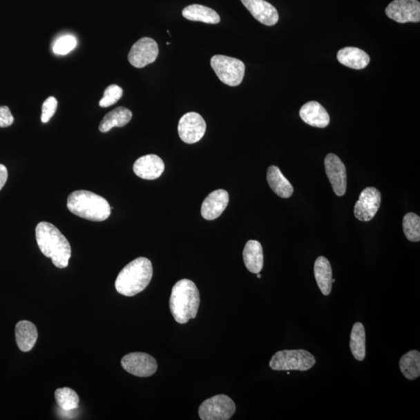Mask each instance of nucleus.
I'll return each instance as SVG.
<instances>
[{"label": "nucleus", "mask_w": 420, "mask_h": 420, "mask_svg": "<svg viewBox=\"0 0 420 420\" xmlns=\"http://www.w3.org/2000/svg\"><path fill=\"white\" fill-rule=\"evenodd\" d=\"M35 236L42 254L50 258L55 267L66 268L71 257V246L58 228L48 222H41L36 227Z\"/></svg>", "instance_id": "nucleus-1"}, {"label": "nucleus", "mask_w": 420, "mask_h": 420, "mask_svg": "<svg viewBox=\"0 0 420 420\" xmlns=\"http://www.w3.org/2000/svg\"><path fill=\"white\" fill-rule=\"evenodd\" d=\"M170 310L176 322L187 324L196 317L200 304V292L194 282L183 279L173 287Z\"/></svg>", "instance_id": "nucleus-2"}, {"label": "nucleus", "mask_w": 420, "mask_h": 420, "mask_svg": "<svg viewBox=\"0 0 420 420\" xmlns=\"http://www.w3.org/2000/svg\"><path fill=\"white\" fill-rule=\"evenodd\" d=\"M153 277V265L149 259H135L120 271L115 280L117 292L126 296L137 295L149 285Z\"/></svg>", "instance_id": "nucleus-3"}, {"label": "nucleus", "mask_w": 420, "mask_h": 420, "mask_svg": "<svg viewBox=\"0 0 420 420\" xmlns=\"http://www.w3.org/2000/svg\"><path fill=\"white\" fill-rule=\"evenodd\" d=\"M67 208L74 215L94 222L106 220L111 215L108 202L92 191H73L67 199Z\"/></svg>", "instance_id": "nucleus-4"}, {"label": "nucleus", "mask_w": 420, "mask_h": 420, "mask_svg": "<svg viewBox=\"0 0 420 420\" xmlns=\"http://www.w3.org/2000/svg\"><path fill=\"white\" fill-rule=\"evenodd\" d=\"M316 363L315 357L305 350H285L277 352L269 362L274 370H299L306 372Z\"/></svg>", "instance_id": "nucleus-5"}, {"label": "nucleus", "mask_w": 420, "mask_h": 420, "mask_svg": "<svg viewBox=\"0 0 420 420\" xmlns=\"http://www.w3.org/2000/svg\"><path fill=\"white\" fill-rule=\"evenodd\" d=\"M210 64L220 82L225 84L237 86L243 82L245 66L242 61L217 55L211 59Z\"/></svg>", "instance_id": "nucleus-6"}, {"label": "nucleus", "mask_w": 420, "mask_h": 420, "mask_svg": "<svg viewBox=\"0 0 420 420\" xmlns=\"http://www.w3.org/2000/svg\"><path fill=\"white\" fill-rule=\"evenodd\" d=\"M236 411V403L230 397L218 394L203 401L199 408V415L202 420H228Z\"/></svg>", "instance_id": "nucleus-7"}, {"label": "nucleus", "mask_w": 420, "mask_h": 420, "mask_svg": "<svg viewBox=\"0 0 420 420\" xmlns=\"http://www.w3.org/2000/svg\"><path fill=\"white\" fill-rule=\"evenodd\" d=\"M206 131L205 120L196 113H189L184 115L178 122L179 137L185 144L197 143L203 137Z\"/></svg>", "instance_id": "nucleus-8"}, {"label": "nucleus", "mask_w": 420, "mask_h": 420, "mask_svg": "<svg viewBox=\"0 0 420 420\" xmlns=\"http://www.w3.org/2000/svg\"><path fill=\"white\" fill-rule=\"evenodd\" d=\"M121 364L129 374L140 378H147L156 373L158 363L153 356L145 353H132L122 358Z\"/></svg>", "instance_id": "nucleus-9"}, {"label": "nucleus", "mask_w": 420, "mask_h": 420, "mask_svg": "<svg viewBox=\"0 0 420 420\" xmlns=\"http://www.w3.org/2000/svg\"><path fill=\"white\" fill-rule=\"evenodd\" d=\"M159 48L156 41L151 38L141 39L133 46L128 55L129 63L135 68H144L156 61Z\"/></svg>", "instance_id": "nucleus-10"}, {"label": "nucleus", "mask_w": 420, "mask_h": 420, "mask_svg": "<svg viewBox=\"0 0 420 420\" xmlns=\"http://www.w3.org/2000/svg\"><path fill=\"white\" fill-rule=\"evenodd\" d=\"M390 19L400 23L420 21V3L418 0H394L385 9Z\"/></svg>", "instance_id": "nucleus-11"}, {"label": "nucleus", "mask_w": 420, "mask_h": 420, "mask_svg": "<svg viewBox=\"0 0 420 420\" xmlns=\"http://www.w3.org/2000/svg\"><path fill=\"white\" fill-rule=\"evenodd\" d=\"M381 195L380 191L374 187L364 189L356 202L354 215L357 220L363 222L372 220L381 207Z\"/></svg>", "instance_id": "nucleus-12"}, {"label": "nucleus", "mask_w": 420, "mask_h": 420, "mask_svg": "<svg viewBox=\"0 0 420 420\" xmlns=\"http://www.w3.org/2000/svg\"><path fill=\"white\" fill-rule=\"evenodd\" d=\"M325 168L336 195H344L347 188V169L342 160L336 154L330 153L325 158Z\"/></svg>", "instance_id": "nucleus-13"}, {"label": "nucleus", "mask_w": 420, "mask_h": 420, "mask_svg": "<svg viewBox=\"0 0 420 420\" xmlns=\"http://www.w3.org/2000/svg\"><path fill=\"white\" fill-rule=\"evenodd\" d=\"M165 165L163 160L155 154H148L135 160L133 171L145 180H155L163 174Z\"/></svg>", "instance_id": "nucleus-14"}, {"label": "nucleus", "mask_w": 420, "mask_h": 420, "mask_svg": "<svg viewBox=\"0 0 420 420\" xmlns=\"http://www.w3.org/2000/svg\"><path fill=\"white\" fill-rule=\"evenodd\" d=\"M229 200V194L227 191L218 189L213 191L202 202L201 208L202 218L207 220L218 219L224 213Z\"/></svg>", "instance_id": "nucleus-15"}, {"label": "nucleus", "mask_w": 420, "mask_h": 420, "mask_svg": "<svg viewBox=\"0 0 420 420\" xmlns=\"http://www.w3.org/2000/svg\"><path fill=\"white\" fill-rule=\"evenodd\" d=\"M256 19L267 26H274L279 21V14L273 5L265 0H240Z\"/></svg>", "instance_id": "nucleus-16"}, {"label": "nucleus", "mask_w": 420, "mask_h": 420, "mask_svg": "<svg viewBox=\"0 0 420 420\" xmlns=\"http://www.w3.org/2000/svg\"><path fill=\"white\" fill-rule=\"evenodd\" d=\"M300 116L307 124L317 128H325L330 125V116L322 104L310 102L303 105Z\"/></svg>", "instance_id": "nucleus-17"}, {"label": "nucleus", "mask_w": 420, "mask_h": 420, "mask_svg": "<svg viewBox=\"0 0 420 420\" xmlns=\"http://www.w3.org/2000/svg\"><path fill=\"white\" fill-rule=\"evenodd\" d=\"M16 342L22 352H29L33 349L38 339L37 327L28 321H21L15 327Z\"/></svg>", "instance_id": "nucleus-18"}, {"label": "nucleus", "mask_w": 420, "mask_h": 420, "mask_svg": "<svg viewBox=\"0 0 420 420\" xmlns=\"http://www.w3.org/2000/svg\"><path fill=\"white\" fill-rule=\"evenodd\" d=\"M337 59L341 64L354 70H363L370 64V57L362 49L347 47L339 50Z\"/></svg>", "instance_id": "nucleus-19"}, {"label": "nucleus", "mask_w": 420, "mask_h": 420, "mask_svg": "<svg viewBox=\"0 0 420 420\" xmlns=\"http://www.w3.org/2000/svg\"><path fill=\"white\" fill-rule=\"evenodd\" d=\"M245 267L251 274H259L263 268L264 257L262 245L258 240H250L243 251Z\"/></svg>", "instance_id": "nucleus-20"}, {"label": "nucleus", "mask_w": 420, "mask_h": 420, "mask_svg": "<svg viewBox=\"0 0 420 420\" xmlns=\"http://www.w3.org/2000/svg\"><path fill=\"white\" fill-rule=\"evenodd\" d=\"M314 273L318 286L325 296L332 292V270L330 261L324 256H320L314 263Z\"/></svg>", "instance_id": "nucleus-21"}, {"label": "nucleus", "mask_w": 420, "mask_h": 420, "mask_svg": "<svg viewBox=\"0 0 420 420\" xmlns=\"http://www.w3.org/2000/svg\"><path fill=\"white\" fill-rule=\"evenodd\" d=\"M267 182L271 190L283 199H288L294 193L292 184L276 166H269L267 171Z\"/></svg>", "instance_id": "nucleus-22"}, {"label": "nucleus", "mask_w": 420, "mask_h": 420, "mask_svg": "<svg viewBox=\"0 0 420 420\" xmlns=\"http://www.w3.org/2000/svg\"><path fill=\"white\" fill-rule=\"evenodd\" d=\"M182 16L189 21L217 24L220 21L219 15L211 8L200 4L188 6L182 10Z\"/></svg>", "instance_id": "nucleus-23"}, {"label": "nucleus", "mask_w": 420, "mask_h": 420, "mask_svg": "<svg viewBox=\"0 0 420 420\" xmlns=\"http://www.w3.org/2000/svg\"><path fill=\"white\" fill-rule=\"evenodd\" d=\"M132 117L131 110L124 107L116 108L104 117L99 126V131L107 133L114 127L125 126L131 121Z\"/></svg>", "instance_id": "nucleus-24"}, {"label": "nucleus", "mask_w": 420, "mask_h": 420, "mask_svg": "<svg viewBox=\"0 0 420 420\" xmlns=\"http://www.w3.org/2000/svg\"><path fill=\"white\" fill-rule=\"evenodd\" d=\"M350 347L354 357L363 361L366 356V332L361 323L354 325L350 334Z\"/></svg>", "instance_id": "nucleus-25"}, {"label": "nucleus", "mask_w": 420, "mask_h": 420, "mask_svg": "<svg viewBox=\"0 0 420 420\" xmlns=\"http://www.w3.org/2000/svg\"><path fill=\"white\" fill-rule=\"evenodd\" d=\"M401 374L408 380H416L420 376V354L417 350H411L401 356L399 361Z\"/></svg>", "instance_id": "nucleus-26"}, {"label": "nucleus", "mask_w": 420, "mask_h": 420, "mask_svg": "<svg viewBox=\"0 0 420 420\" xmlns=\"http://www.w3.org/2000/svg\"><path fill=\"white\" fill-rule=\"evenodd\" d=\"M55 398L61 410L70 412L79 408V399L77 392L70 388H58Z\"/></svg>", "instance_id": "nucleus-27"}, {"label": "nucleus", "mask_w": 420, "mask_h": 420, "mask_svg": "<svg viewBox=\"0 0 420 420\" xmlns=\"http://www.w3.org/2000/svg\"><path fill=\"white\" fill-rule=\"evenodd\" d=\"M405 236L410 242H419L420 240V218L414 213H407L403 222Z\"/></svg>", "instance_id": "nucleus-28"}, {"label": "nucleus", "mask_w": 420, "mask_h": 420, "mask_svg": "<svg viewBox=\"0 0 420 420\" xmlns=\"http://www.w3.org/2000/svg\"><path fill=\"white\" fill-rule=\"evenodd\" d=\"M123 90L118 85L113 84L108 86L104 90V97H102L99 105L102 108H108L112 106L116 102L120 100L122 97Z\"/></svg>", "instance_id": "nucleus-29"}, {"label": "nucleus", "mask_w": 420, "mask_h": 420, "mask_svg": "<svg viewBox=\"0 0 420 420\" xmlns=\"http://www.w3.org/2000/svg\"><path fill=\"white\" fill-rule=\"evenodd\" d=\"M77 45V41L73 36L65 35L55 42L52 50L55 54L64 55L72 52Z\"/></svg>", "instance_id": "nucleus-30"}, {"label": "nucleus", "mask_w": 420, "mask_h": 420, "mask_svg": "<svg viewBox=\"0 0 420 420\" xmlns=\"http://www.w3.org/2000/svg\"><path fill=\"white\" fill-rule=\"evenodd\" d=\"M58 102L54 97H49L42 105L41 122L47 123L57 112Z\"/></svg>", "instance_id": "nucleus-31"}, {"label": "nucleus", "mask_w": 420, "mask_h": 420, "mask_svg": "<svg viewBox=\"0 0 420 420\" xmlns=\"http://www.w3.org/2000/svg\"><path fill=\"white\" fill-rule=\"evenodd\" d=\"M14 116L12 115L10 110L7 106L0 107V127L6 128L13 124Z\"/></svg>", "instance_id": "nucleus-32"}, {"label": "nucleus", "mask_w": 420, "mask_h": 420, "mask_svg": "<svg viewBox=\"0 0 420 420\" xmlns=\"http://www.w3.org/2000/svg\"><path fill=\"white\" fill-rule=\"evenodd\" d=\"M8 178V171L7 168L3 164H0V191L4 187Z\"/></svg>", "instance_id": "nucleus-33"}, {"label": "nucleus", "mask_w": 420, "mask_h": 420, "mask_svg": "<svg viewBox=\"0 0 420 420\" xmlns=\"http://www.w3.org/2000/svg\"><path fill=\"white\" fill-rule=\"evenodd\" d=\"M257 276H258V278H261L262 277V276L260 274H257Z\"/></svg>", "instance_id": "nucleus-34"}, {"label": "nucleus", "mask_w": 420, "mask_h": 420, "mask_svg": "<svg viewBox=\"0 0 420 420\" xmlns=\"http://www.w3.org/2000/svg\"><path fill=\"white\" fill-rule=\"evenodd\" d=\"M171 44L170 42H166V45L169 46Z\"/></svg>", "instance_id": "nucleus-35"}]
</instances>
